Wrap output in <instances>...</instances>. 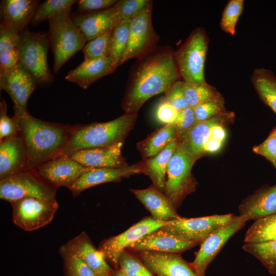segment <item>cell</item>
Segmentation results:
<instances>
[{
  "mask_svg": "<svg viewBox=\"0 0 276 276\" xmlns=\"http://www.w3.org/2000/svg\"><path fill=\"white\" fill-rule=\"evenodd\" d=\"M180 80L174 52L170 47H157L134 65L122 101L123 109L125 113H137L149 99L165 93Z\"/></svg>",
  "mask_w": 276,
  "mask_h": 276,
  "instance_id": "cell-1",
  "label": "cell"
},
{
  "mask_svg": "<svg viewBox=\"0 0 276 276\" xmlns=\"http://www.w3.org/2000/svg\"><path fill=\"white\" fill-rule=\"evenodd\" d=\"M75 126L43 121L29 112L21 117L19 133L26 149L29 170L61 155Z\"/></svg>",
  "mask_w": 276,
  "mask_h": 276,
  "instance_id": "cell-2",
  "label": "cell"
},
{
  "mask_svg": "<svg viewBox=\"0 0 276 276\" xmlns=\"http://www.w3.org/2000/svg\"><path fill=\"white\" fill-rule=\"evenodd\" d=\"M137 118V113H125L110 121L76 125L61 155H70L82 149L123 143Z\"/></svg>",
  "mask_w": 276,
  "mask_h": 276,
  "instance_id": "cell-3",
  "label": "cell"
},
{
  "mask_svg": "<svg viewBox=\"0 0 276 276\" xmlns=\"http://www.w3.org/2000/svg\"><path fill=\"white\" fill-rule=\"evenodd\" d=\"M50 47L48 32H31L28 28L19 33L17 45L18 62L32 76L38 87H48L55 80L48 63Z\"/></svg>",
  "mask_w": 276,
  "mask_h": 276,
  "instance_id": "cell-4",
  "label": "cell"
},
{
  "mask_svg": "<svg viewBox=\"0 0 276 276\" xmlns=\"http://www.w3.org/2000/svg\"><path fill=\"white\" fill-rule=\"evenodd\" d=\"M71 11L58 14L49 21L48 32L50 47L54 58L53 72L62 66L86 43L84 35L71 18Z\"/></svg>",
  "mask_w": 276,
  "mask_h": 276,
  "instance_id": "cell-5",
  "label": "cell"
},
{
  "mask_svg": "<svg viewBox=\"0 0 276 276\" xmlns=\"http://www.w3.org/2000/svg\"><path fill=\"white\" fill-rule=\"evenodd\" d=\"M209 39L202 27L191 33L183 44L174 52V57L181 80L186 83H206L204 65Z\"/></svg>",
  "mask_w": 276,
  "mask_h": 276,
  "instance_id": "cell-6",
  "label": "cell"
},
{
  "mask_svg": "<svg viewBox=\"0 0 276 276\" xmlns=\"http://www.w3.org/2000/svg\"><path fill=\"white\" fill-rule=\"evenodd\" d=\"M196 160L178 142L167 167L164 191L176 210L185 198L196 189L197 182L192 169Z\"/></svg>",
  "mask_w": 276,
  "mask_h": 276,
  "instance_id": "cell-7",
  "label": "cell"
},
{
  "mask_svg": "<svg viewBox=\"0 0 276 276\" xmlns=\"http://www.w3.org/2000/svg\"><path fill=\"white\" fill-rule=\"evenodd\" d=\"M57 189L35 170H28L0 180V197L10 203L28 197L55 200Z\"/></svg>",
  "mask_w": 276,
  "mask_h": 276,
  "instance_id": "cell-8",
  "label": "cell"
},
{
  "mask_svg": "<svg viewBox=\"0 0 276 276\" xmlns=\"http://www.w3.org/2000/svg\"><path fill=\"white\" fill-rule=\"evenodd\" d=\"M153 2L131 19L128 42L119 63V66L132 58H141L153 52L159 37L152 23Z\"/></svg>",
  "mask_w": 276,
  "mask_h": 276,
  "instance_id": "cell-9",
  "label": "cell"
},
{
  "mask_svg": "<svg viewBox=\"0 0 276 276\" xmlns=\"http://www.w3.org/2000/svg\"><path fill=\"white\" fill-rule=\"evenodd\" d=\"M11 204L14 223L28 232L40 228L50 223L58 208L56 200L33 197L22 198Z\"/></svg>",
  "mask_w": 276,
  "mask_h": 276,
  "instance_id": "cell-10",
  "label": "cell"
},
{
  "mask_svg": "<svg viewBox=\"0 0 276 276\" xmlns=\"http://www.w3.org/2000/svg\"><path fill=\"white\" fill-rule=\"evenodd\" d=\"M247 221L235 216L229 221L211 233L201 243L193 261L189 263L197 276H205L207 267L227 240L242 229Z\"/></svg>",
  "mask_w": 276,
  "mask_h": 276,
  "instance_id": "cell-11",
  "label": "cell"
},
{
  "mask_svg": "<svg viewBox=\"0 0 276 276\" xmlns=\"http://www.w3.org/2000/svg\"><path fill=\"white\" fill-rule=\"evenodd\" d=\"M167 222L156 220L152 217L144 218L125 232L103 241L99 249L114 269L119 268V259L121 252L146 235L156 231Z\"/></svg>",
  "mask_w": 276,
  "mask_h": 276,
  "instance_id": "cell-12",
  "label": "cell"
},
{
  "mask_svg": "<svg viewBox=\"0 0 276 276\" xmlns=\"http://www.w3.org/2000/svg\"><path fill=\"white\" fill-rule=\"evenodd\" d=\"M235 216L227 214L192 218L181 217L168 221L160 228L198 244Z\"/></svg>",
  "mask_w": 276,
  "mask_h": 276,
  "instance_id": "cell-13",
  "label": "cell"
},
{
  "mask_svg": "<svg viewBox=\"0 0 276 276\" xmlns=\"http://www.w3.org/2000/svg\"><path fill=\"white\" fill-rule=\"evenodd\" d=\"M38 86L32 76L19 63L10 72L0 75V88L9 95L14 116L20 119L28 112L27 105L31 94Z\"/></svg>",
  "mask_w": 276,
  "mask_h": 276,
  "instance_id": "cell-14",
  "label": "cell"
},
{
  "mask_svg": "<svg viewBox=\"0 0 276 276\" xmlns=\"http://www.w3.org/2000/svg\"><path fill=\"white\" fill-rule=\"evenodd\" d=\"M94 169L85 167L68 155H60L39 166L35 170L49 184L58 188H69L84 173Z\"/></svg>",
  "mask_w": 276,
  "mask_h": 276,
  "instance_id": "cell-15",
  "label": "cell"
},
{
  "mask_svg": "<svg viewBox=\"0 0 276 276\" xmlns=\"http://www.w3.org/2000/svg\"><path fill=\"white\" fill-rule=\"evenodd\" d=\"M140 260L156 276H197L179 254L154 251L139 252Z\"/></svg>",
  "mask_w": 276,
  "mask_h": 276,
  "instance_id": "cell-16",
  "label": "cell"
},
{
  "mask_svg": "<svg viewBox=\"0 0 276 276\" xmlns=\"http://www.w3.org/2000/svg\"><path fill=\"white\" fill-rule=\"evenodd\" d=\"M29 170L24 140L19 133L0 142V180Z\"/></svg>",
  "mask_w": 276,
  "mask_h": 276,
  "instance_id": "cell-17",
  "label": "cell"
},
{
  "mask_svg": "<svg viewBox=\"0 0 276 276\" xmlns=\"http://www.w3.org/2000/svg\"><path fill=\"white\" fill-rule=\"evenodd\" d=\"M197 245L160 228L146 235L127 249L137 252L154 251L179 254Z\"/></svg>",
  "mask_w": 276,
  "mask_h": 276,
  "instance_id": "cell-18",
  "label": "cell"
},
{
  "mask_svg": "<svg viewBox=\"0 0 276 276\" xmlns=\"http://www.w3.org/2000/svg\"><path fill=\"white\" fill-rule=\"evenodd\" d=\"M75 24L80 29L86 41H89L104 32L113 29L121 21L114 6L104 10L71 14Z\"/></svg>",
  "mask_w": 276,
  "mask_h": 276,
  "instance_id": "cell-19",
  "label": "cell"
},
{
  "mask_svg": "<svg viewBox=\"0 0 276 276\" xmlns=\"http://www.w3.org/2000/svg\"><path fill=\"white\" fill-rule=\"evenodd\" d=\"M120 143L108 147H99L76 151L70 156L81 165L91 168H119L127 167Z\"/></svg>",
  "mask_w": 276,
  "mask_h": 276,
  "instance_id": "cell-20",
  "label": "cell"
},
{
  "mask_svg": "<svg viewBox=\"0 0 276 276\" xmlns=\"http://www.w3.org/2000/svg\"><path fill=\"white\" fill-rule=\"evenodd\" d=\"M142 173L139 163L119 168H94L83 173L69 189L74 197L84 190L108 182H119L122 178Z\"/></svg>",
  "mask_w": 276,
  "mask_h": 276,
  "instance_id": "cell-21",
  "label": "cell"
},
{
  "mask_svg": "<svg viewBox=\"0 0 276 276\" xmlns=\"http://www.w3.org/2000/svg\"><path fill=\"white\" fill-rule=\"evenodd\" d=\"M73 254L83 261L98 275L110 276L113 269L106 261L103 253L97 249L85 232L65 244Z\"/></svg>",
  "mask_w": 276,
  "mask_h": 276,
  "instance_id": "cell-22",
  "label": "cell"
},
{
  "mask_svg": "<svg viewBox=\"0 0 276 276\" xmlns=\"http://www.w3.org/2000/svg\"><path fill=\"white\" fill-rule=\"evenodd\" d=\"M38 0H3L1 2V25L18 33L28 28Z\"/></svg>",
  "mask_w": 276,
  "mask_h": 276,
  "instance_id": "cell-23",
  "label": "cell"
},
{
  "mask_svg": "<svg viewBox=\"0 0 276 276\" xmlns=\"http://www.w3.org/2000/svg\"><path fill=\"white\" fill-rule=\"evenodd\" d=\"M240 216L247 221L276 213V185L261 189L243 200L239 206Z\"/></svg>",
  "mask_w": 276,
  "mask_h": 276,
  "instance_id": "cell-24",
  "label": "cell"
},
{
  "mask_svg": "<svg viewBox=\"0 0 276 276\" xmlns=\"http://www.w3.org/2000/svg\"><path fill=\"white\" fill-rule=\"evenodd\" d=\"M233 117V112L227 111L208 120L197 122L179 142L197 159L204 154V145L211 136L212 127L218 123L225 124Z\"/></svg>",
  "mask_w": 276,
  "mask_h": 276,
  "instance_id": "cell-25",
  "label": "cell"
},
{
  "mask_svg": "<svg viewBox=\"0 0 276 276\" xmlns=\"http://www.w3.org/2000/svg\"><path fill=\"white\" fill-rule=\"evenodd\" d=\"M116 68L110 56L93 60H83L69 72L65 78L86 89L100 78L112 73Z\"/></svg>",
  "mask_w": 276,
  "mask_h": 276,
  "instance_id": "cell-26",
  "label": "cell"
},
{
  "mask_svg": "<svg viewBox=\"0 0 276 276\" xmlns=\"http://www.w3.org/2000/svg\"><path fill=\"white\" fill-rule=\"evenodd\" d=\"M131 191L154 219L166 222L181 217L164 193L153 185L145 189H131Z\"/></svg>",
  "mask_w": 276,
  "mask_h": 276,
  "instance_id": "cell-27",
  "label": "cell"
},
{
  "mask_svg": "<svg viewBox=\"0 0 276 276\" xmlns=\"http://www.w3.org/2000/svg\"><path fill=\"white\" fill-rule=\"evenodd\" d=\"M178 143V140L176 138L157 155L139 163L142 173L148 176L153 186L163 193L167 167Z\"/></svg>",
  "mask_w": 276,
  "mask_h": 276,
  "instance_id": "cell-28",
  "label": "cell"
},
{
  "mask_svg": "<svg viewBox=\"0 0 276 276\" xmlns=\"http://www.w3.org/2000/svg\"><path fill=\"white\" fill-rule=\"evenodd\" d=\"M177 138L173 124L166 125L138 142L136 147L143 159L155 156Z\"/></svg>",
  "mask_w": 276,
  "mask_h": 276,
  "instance_id": "cell-29",
  "label": "cell"
},
{
  "mask_svg": "<svg viewBox=\"0 0 276 276\" xmlns=\"http://www.w3.org/2000/svg\"><path fill=\"white\" fill-rule=\"evenodd\" d=\"M250 80L261 100L276 114V75L270 70L255 68Z\"/></svg>",
  "mask_w": 276,
  "mask_h": 276,
  "instance_id": "cell-30",
  "label": "cell"
},
{
  "mask_svg": "<svg viewBox=\"0 0 276 276\" xmlns=\"http://www.w3.org/2000/svg\"><path fill=\"white\" fill-rule=\"evenodd\" d=\"M276 240V213L256 220L246 232L245 243Z\"/></svg>",
  "mask_w": 276,
  "mask_h": 276,
  "instance_id": "cell-31",
  "label": "cell"
},
{
  "mask_svg": "<svg viewBox=\"0 0 276 276\" xmlns=\"http://www.w3.org/2000/svg\"><path fill=\"white\" fill-rule=\"evenodd\" d=\"M242 248L258 259L270 274H276V240L245 243Z\"/></svg>",
  "mask_w": 276,
  "mask_h": 276,
  "instance_id": "cell-32",
  "label": "cell"
},
{
  "mask_svg": "<svg viewBox=\"0 0 276 276\" xmlns=\"http://www.w3.org/2000/svg\"><path fill=\"white\" fill-rule=\"evenodd\" d=\"M182 89L189 106L192 108L222 97L215 87L207 82L193 84L183 82Z\"/></svg>",
  "mask_w": 276,
  "mask_h": 276,
  "instance_id": "cell-33",
  "label": "cell"
},
{
  "mask_svg": "<svg viewBox=\"0 0 276 276\" xmlns=\"http://www.w3.org/2000/svg\"><path fill=\"white\" fill-rule=\"evenodd\" d=\"M75 0H47L40 4L34 12L30 24L35 27L44 20L49 21L58 14L64 11H71Z\"/></svg>",
  "mask_w": 276,
  "mask_h": 276,
  "instance_id": "cell-34",
  "label": "cell"
},
{
  "mask_svg": "<svg viewBox=\"0 0 276 276\" xmlns=\"http://www.w3.org/2000/svg\"><path fill=\"white\" fill-rule=\"evenodd\" d=\"M131 19L120 21L113 29L110 42L109 56L117 68L126 47Z\"/></svg>",
  "mask_w": 276,
  "mask_h": 276,
  "instance_id": "cell-35",
  "label": "cell"
},
{
  "mask_svg": "<svg viewBox=\"0 0 276 276\" xmlns=\"http://www.w3.org/2000/svg\"><path fill=\"white\" fill-rule=\"evenodd\" d=\"M63 261L65 276H107L96 274L83 261L68 249L66 244L59 248Z\"/></svg>",
  "mask_w": 276,
  "mask_h": 276,
  "instance_id": "cell-36",
  "label": "cell"
},
{
  "mask_svg": "<svg viewBox=\"0 0 276 276\" xmlns=\"http://www.w3.org/2000/svg\"><path fill=\"white\" fill-rule=\"evenodd\" d=\"M112 30H109L86 42L82 50L84 60H93L109 56Z\"/></svg>",
  "mask_w": 276,
  "mask_h": 276,
  "instance_id": "cell-37",
  "label": "cell"
},
{
  "mask_svg": "<svg viewBox=\"0 0 276 276\" xmlns=\"http://www.w3.org/2000/svg\"><path fill=\"white\" fill-rule=\"evenodd\" d=\"M243 0L228 1L222 13L220 21L221 29L227 34L234 35L236 27L244 8Z\"/></svg>",
  "mask_w": 276,
  "mask_h": 276,
  "instance_id": "cell-38",
  "label": "cell"
},
{
  "mask_svg": "<svg viewBox=\"0 0 276 276\" xmlns=\"http://www.w3.org/2000/svg\"><path fill=\"white\" fill-rule=\"evenodd\" d=\"M125 276H154L140 259L123 250L119 259V268Z\"/></svg>",
  "mask_w": 276,
  "mask_h": 276,
  "instance_id": "cell-39",
  "label": "cell"
},
{
  "mask_svg": "<svg viewBox=\"0 0 276 276\" xmlns=\"http://www.w3.org/2000/svg\"><path fill=\"white\" fill-rule=\"evenodd\" d=\"M193 109L197 122L208 120L227 112L223 97L202 103Z\"/></svg>",
  "mask_w": 276,
  "mask_h": 276,
  "instance_id": "cell-40",
  "label": "cell"
},
{
  "mask_svg": "<svg viewBox=\"0 0 276 276\" xmlns=\"http://www.w3.org/2000/svg\"><path fill=\"white\" fill-rule=\"evenodd\" d=\"M149 0H120L114 5L121 21L131 19L151 2Z\"/></svg>",
  "mask_w": 276,
  "mask_h": 276,
  "instance_id": "cell-41",
  "label": "cell"
},
{
  "mask_svg": "<svg viewBox=\"0 0 276 276\" xmlns=\"http://www.w3.org/2000/svg\"><path fill=\"white\" fill-rule=\"evenodd\" d=\"M20 119L7 115V105L3 98L0 101V141L19 133Z\"/></svg>",
  "mask_w": 276,
  "mask_h": 276,
  "instance_id": "cell-42",
  "label": "cell"
},
{
  "mask_svg": "<svg viewBox=\"0 0 276 276\" xmlns=\"http://www.w3.org/2000/svg\"><path fill=\"white\" fill-rule=\"evenodd\" d=\"M197 122L193 108L189 106L178 111V116L173 124L178 142L181 140Z\"/></svg>",
  "mask_w": 276,
  "mask_h": 276,
  "instance_id": "cell-43",
  "label": "cell"
},
{
  "mask_svg": "<svg viewBox=\"0 0 276 276\" xmlns=\"http://www.w3.org/2000/svg\"><path fill=\"white\" fill-rule=\"evenodd\" d=\"M183 83L182 80L176 81L164 93L163 97L178 111L189 106L183 94Z\"/></svg>",
  "mask_w": 276,
  "mask_h": 276,
  "instance_id": "cell-44",
  "label": "cell"
},
{
  "mask_svg": "<svg viewBox=\"0 0 276 276\" xmlns=\"http://www.w3.org/2000/svg\"><path fill=\"white\" fill-rule=\"evenodd\" d=\"M253 151L265 157L276 168V127L263 142L253 148Z\"/></svg>",
  "mask_w": 276,
  "mask_h": 276,
  "instance_id": "cell-45",
  "label": "cell"
},
{
  "mask_svg": "<svg viewBox=\"0 0 276 276\" xmlns=\"http://www.w3.org/2000/svg\"><path fill=\"white\" fill-rule=\"evenodd\" d=\"M178 113V111L164 97L159 100L155 111V116L157 121L165 125L173 124Z\"/></svg>",
  "mask_w": 276,
  "mask_h": 276,
  "instance_id": "cell-46",
  "label": "cell"
},
{
  "mask_svg": "<svg viewBox=\"0 0 276 276\" xmlns=\"http://www.w3.org/2000/svg\"><path fill=\"white\" fill-rule=\"evenodd\" d=\"M118 1L117 0H80L77 1V10L79 13L99 11L109 9Z\"/></svg>",
  "mask_w": 276,
  "mask_h": 276,
  "instance_id": "cell-47",
  "label": "cell"
},
{
  "mask_svg": "<svg viewBox=\"0 0 276 276\" xmlns=\"http://www.w3.org/2000/svg\"><path fill=\"white\" fill-rule=\"evenodd\" d=\"M19 39V33L0 25V53L17 48Z\"/></svg>",
  "mask_w": 276,
  "mask_h": 276,
  "instance_id": "cell-48",
  "label": "cell"
},
{
  "mask_svg": "<svg viewBox=\"0 0 276 276\" xmlns=\"http://www.w3.org/2000/svg\"><path fill=\"white\" fill-rule=\"evenodd\" d=\"M17 48L0 53V75L11 71L18 62Z\"/></svg>",
  "mask_w": 276,
  "mask_h": 276,
  "instance_id": "cell-49",
  "label": "cell"
},
{
  "mask_svg": "<svg viewBox=\"0 0 276 276\" xmlns=\"http://www.w3.org/2000/svg\"><path fill=\"white\" fill-rule=\"evenodd\" d=\"M223 143L224 142L210 137L204 145V153H214L217 152L221 149Z\"/></svg>",
  "mask_w": 276,
  "mask_h": 276,
  "instance_id": "cell-50",
  "label": "cell"
},
{
  "mask_svg": "<svg viewBox=\"0 0 276 276\" xmlns=\"http://www.w3.org/2000/svg\"><path fill=\"white\" fill-rule=\"evenodd\" d=\"M218 123L213 125L211 129V136L212 138L224 142L226 137V132L222 125Z\"/></svg>",
  "mask_w": 276,
  "mask_h": 276,
  "instance_id": "cell-51",
  "label": "cell"
},
{
  "mask_svg": "<svg viewBox=\"0 0 276 276\" xmlns=\"http://www.w3.org/2000/svg\"><path fill=\"white\" fill-rule=\"evenodd\" d=\"M110 276H125L123 273L119 269H113Z\"/></svg>",
  "mask_w": 276,
  "mask_h": 276,
  "instance_id": "cell-52",
  "label": "cell"
}]
</instances>
